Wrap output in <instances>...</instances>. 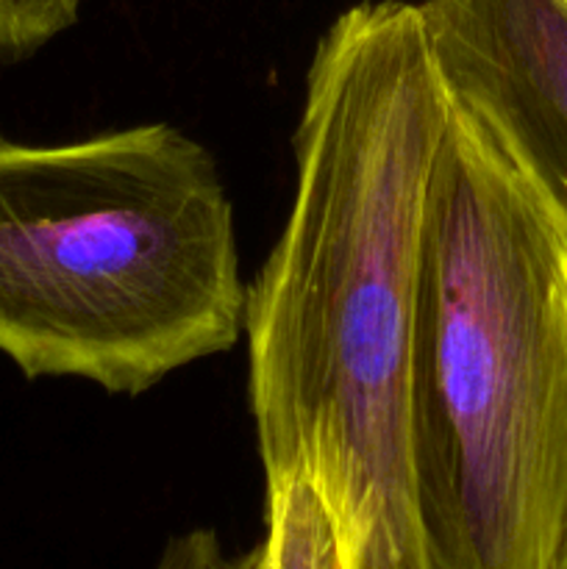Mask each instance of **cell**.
<instances>
[{"instance_id":"cell-1","label":"cell","mask_w":567,"mask_h":569,"mask_svg":"<svg viewBox=\"0 0 567 569\" xmlns=\"http://www.w3.org/2000/svg\"><path fill=\"white\" fill-rule=\"evenodd\" d=\"M448 111L420 3L345 9L306 72L287 226L245 298L265 478L311 483L342 569H426L409 359L422 211Z\"/></svg>"},{"instance_id":"cell-2","label":"cell","mask_w":567,"mask_h":569,"mask_svg":"<svg viewBox=\"0 0 567 569\" xmlns=\"http://www.w3.org/2000/svg\"><path fill=\"white\" fill-rule=\"evenodd\" d=\"M409 467L422 567L554 569L567 528V228L454 106L422 211Z\"/></svg>"},{"instance_id":"cell-3","label":"cell","mask_w":567,"mask_h":569,"mask_svg":"<svg viewBox=\"0 0 567 569\" xmlns=\"http://www.w3.org/2000/svg\"><path fill=\"white\" fill-rule=\"evenodd\" d=\"M245 298L231 198L181 128L0 137V353L26 378L142 395L231 350Z\"/></svg>"},{"instance_id":"cell-4","label":"cell","mask_w":567,"mask_h":569,"mask_svg":"<svg viewBox=\"0 0 567 569\" xmlns=\"http://www.w3.org/2000/svg\"><path fill=\"white\" fill-rule=\"evenodd\" d=\"M420 14L448 103L567 228V0H422Z\"/></svg>"},{"instance_id":"cell-5","label":"cell","mask_w":567,"mask_h":569,"mask_svg":"<svg viewBox=\"0 0 567 569\" xmlns=\"http://www.w3.org/2000/svg\"><path fill=\"white\" fill-rule=\"evenodd\" d=\"M265 569H342L322 500L306 478L267 483Z\"/></svg>"},{"instance_id":"cell-6","label":"cell","mask_w":567,"mask_h":569,"mask_svg":"<svg viewBox=\"0 0 567 569\" xmlns=\"http://www.w3.org/2000/svg\"><path fill=\"white\" fill-rule=\"evenodd\" d=\"M83 0H0V56L26 59L72 28Z\"/></svg>"},{"instance_id":"cell-7","label":"cell","mask_w":567,"mask_h":569,"mask_svg":"<svg viewBox=\"0 0 567 569\" xmlns=\"http://www.w3.org/2000/svg\"><path fill=\"white\" fill-rule=\"evenodd\" d=\"M226 565L217 533L209 528H195L167 542L156 569H226Z\"/></svg>"},{"instance_id":"cell-8","label":"cell","mask_w":567,"mask_h":569,"mask_svg":"<svg viewBox=\"0 0 567 569\" xmlns=\"http://www.w3.org/2000/svg\"><path fill=\"white\" fill-rule=\"evenodd\" d=\"M226 569H265V550H261V545H256V548L248 550L242 559L228 561Z\"/></svg>"},{"instance_id":"cell-9","label":"cell","mask_w":567,"mask_h":569,"mask_svg":"<svg viewBox=\"0 0 567 569\" xmlns=\"http://www.w3.org/2000/svg\"><path fill=\"white\" fill-rule=\"evenodd\" d=\"M554 569H567V528H565V537H561V545H559V553H556Z\"/></svg>"}]
</instances>
